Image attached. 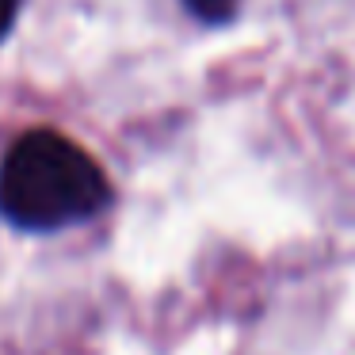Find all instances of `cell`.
<instances>
[{
  "instance_id": "obj_2",
  "label": "cell",
  "mask_w": 355,
  "mask_h": 355,
  "mask_svg": "<svg viewBox=\"0 0 355 355\" xmlns=\"http://www.w3.org/2000/svg\"><path fill=\"white\" fill-rule=\"evenodd\" d=\"M237 4H241V0H184V8L191 12L195 19L210 24V27L230 24V19L237 16Z\"/></svg>"
},
{
  "instance_id": "obj_1",
  "label": "cell",
  "mask_w": 355,
  "mask_h": 355,
  "mask_svg": "<svg viewBox=\"0 0 355 355\" xmlns=\"http://www.w3.org/2000/svg\"><path fill=\"white\" fill-rule=\"evenodd\" d=\"M107 202L103 168L58 130H27L0 161V218L24 233L92 222Z\"/></svg>"
},
{
  "instance_id": "obj_3",
  "label": "cell",
  "mask_w": 355,
  "mask_h": 355,
  "mask_svg": "<svg viewBox=\"0 0 355 355\" xmlns=\"http://www.w3.org/2000/svg\"><path fill=\"white\" fill-rule=\"evenodd\" d=\"M19 4H24V0H0V39L12 31V24H16V16H19Z\"/></svg>"
}]
</instances>
